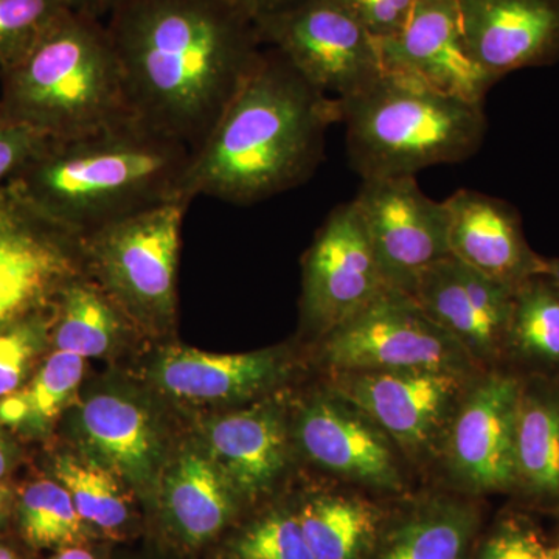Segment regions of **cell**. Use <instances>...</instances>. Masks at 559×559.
I'll return each instance as SVG.
<instances>
[{"label": "cell", "instance_id": "ba28073f", "mask_svg": "<svg viewBox=\"0 0 559 559\" xmlns=\"http://www.w3.org/2000/svg\"><path fill=\"white\" fill-rule=\"evenodd\" d=\"M334 371L452 370L469 373L473 359L399 289H385L362 311L323 337Z\"/></svg>", "mask_w": 559, "mask_h": 559}, {"label": "cell", "instance_id": "b9f144b4", "mask_svg": "<svg viewBox=\"0 0 559 559\" xmlns=\"http://www.w3.org/2000/svg\"><path fill=\"white\" fill-rule=\"evenodd\" d=\"M0 559H16L14 558V555L11 554L10 550L3 549V547H0Z\"/></svg>", "mask_w": 559, "mask_h": 559}, {"label": "cell", "instance_id": "83f0119b", "mask_svg": "<svg viewBox=\"0 0 559 559\" xmlns=\"http://www.w3.org/2000/svg\"><path fill=\"white\" fill-rule=\"evenodd\" d=\"M507 345L535 362L559 366V289L543 274L514 289Z\"/></svg>", "mask_w": 559, "mask_h": 559}, {"label": "cell", "instance_id": "484cf974", "mask_svg": "<svg viewBox=\"0 0 559 559\" xmlns=\"http://www.w3.org/2000/svg\"><path fill=\"white\" fill-rule=\"evenodd\" d=\"M377 521L373 507L348 496H319L299 516L314 559H359Z\"/></svg>", "mask_w": 559, "mask_h": 559}, {"label": "cell", "instance_id": "ffe728a7", "mask_svg": "<svg viewBox=\"0 0 559 559\" xmlns=\"http://www.w3.org/2000/svg\"><path fill=\"white\" fill-rule=\"evenodd\" d=\"M209 443L213 462L242 492L263 491L286 463V432L274 411L224 415L212 423Z\"/></svg>", "mask_w": 559, "mask_h": 559}, {"label": "cell", "instance_id": "7402d4cb", "mask_svg": "<svg viewBox=\"0 0 559 559\" xmlns=\"http://www.w3.org/2000/svg\"><path fill=\"white\" fill-rule=\"evenodd\" d=\"M516 485L540 502H559V389L539 382L521 388Z\"/></svg>", "mask_w": 559, "mask_h": 559}, {"label": "cell", "instance_id": "4316f807", "mask_svg": "<svg viewBox=\"0 0 559 559\" xmlns=\"http://www.w3.org/2000/svg\"><path fill=\"white\" fill-rule=\"evenodd\" d=\"M83 371V358L57 349L27 388L0 400V423L17 429H46L75 395Z\"/></svg>", "mask_w": 559, "mask_h": 559}, {"label": "cell", "instance_id": "74e56055", "mask_svg": "<svg viewBox=\"0 0 559 559\" xmlns=\"http://www.w3.org/2000/svg\"><path fill=\"white\" fill-rule=\"evenodd\" d=\"M123 2L124 0H70L73 10L102 21L108 20L109 14Z\"/></svg>", "mask_w": 559, "mask_h": 559}, {"label": "cell", "instance_id": "30bf717a", "mask_svg": "<svg viewBox=\"0 0 559 559\" xmlns=\"http://www.w3.org/2000/svg\"><path fill=\"white\" fill-rule=\"evenodd\" d=\"M342 400L366 414L412 457L429 454L444 439L468 389L452 370L334 371Z\"/></svg>", "mask_w": 559, "mask_h": 559}, {"label": "cell", "instance_id": "60d3db41", "mask_svg": "<svg viewBox=\"0 0 559 559\" xmlns=\"http://www.w3.org/2000/svg\"><path fill=\"white\" fill-rule=\"evenodd\" d=\"M9 448H7L5 441L0 437V477H2L7 468H9Z\"/></svg>", "mask_w": 559, "mask_h": 559}, {"label": "cell", "instance_id": "6da1fadb", "mask_svg": "<svg viewBox=\"0 0 559 559\" xmlns=\"http://www.w3.org/2000/svg\"><path fill=\"white\" fill-rule=\"evenodd\" d=\"M105 22L132 112L193 151L264 47L229 0H124Z\"/></svg>", "mask_w": 559, "mask_h": 559}, {"label": "cell", "instance_id": "1f68e13d", "mask_svg": "<svg viewBox=\"0 0 559 559\" xmlns=\"http://www.w3.org/2000/svg\"><path fill=\"white\" fill-rule=\"evenodd\" d=\"M46 311L0 326V399L20 390L33 359L46 344L50 322Z\"/></svg>", "mask_w": 559, "mask_h": 559}, {"label": "cell", "instance_id": "7c38bea8", "mask_svg": "<svg viewBox=\"0 0 559 559\" xmlns=\"http://www.w3.org/2000/svg\"><path fill=\"white\" fill-rule=\"evenodd\" d=\"M389 288L355 202L331 210L304 259L308 325L325 337Z\"/></svg>", "mask_w": 559, "mask_h": 559}, {"label": "cell", "instance_id": "cb8c5ba5", "mask_svg": "<svg viewBox=\"0 0 559 559\" xmlns=\"http://www.w3.org/2000/svg\"><path fill=\"white\" fill-rule=\"evenodd\" d=\"M51 307L57 311L53 336L60 352L94 358L105 355L119 336L121 308L84 274L70 280Z\"/></svg>", "mask_w": 559, "mask_h": 559}, {"label": "cell", "instance_id": "f546056e", "mask_svg": "<svg viewBox=\"0 0 559 559\" xmlns=\"http://www.w3.org/2000/svg\"><path fill=\"white\" fill-rule=\"evenodd\" d=\"M81 518L68 489L51 480H39L21 499V527L36 547L64 546L80 536Z\"/></svg>", "mask_w": 559, "mask_h": 559}, {"label": "cell", "instance_id": "d4e9b609", "mask_svg": "<svg viewBox=\"0 0 559 559\" xmlns=\"http://www.w3.org/2000/svg\"><path fill=\"white\" fill-rule=\"evenodd\" d=\"M476 524L469 506L436 500L393 530L377 559H462Z\"/></svg>", "mask_w": 559, "mask_h": 559}, {"label": "cell", "instance_id": "3957f363", "mask_svg": "<svg viewBox=\"0 0 559 559\" xmlns=\"http://www.w3.org/2000/svg\"><path fill=\"white\" fill-rule=\"evenodd\" d=\"M191 156L186 143L132 116L76 138L49 140L10 182L39 212L83 238L165 202L183 201Z\"/></svg>", "mask_w": 559, "mask_h": 559}, {"label": "cell", "instance_id": "8fae6325", "mask_svg": "<svg viewBox=\"0 0 559 559\" xmlns=\"http://www.w3.org/2000/svg\"><path fill=\"white\" fill-rule=\"evenodd\" d=\"M353 202L390 288L409 296L429 267L450 257L443 201L423 193L415 176L362 180Z\"/></svg>", "mask_w": 559, "mask_h": 559}, {"label": "cell", "instance_id": "8992f818", "mask_svg": "<svg viewBox=\"0 0 559 559\" xmlns=\"http://www.w3.org/2000/svg\"><path fill=\"white\" fill-rule=\"evenodd\" d=\"M189 202L171 201L81 238L84 270L121 310L167 323L176 310V274Z\"/></svg>", "mask_w": 559, "mask_h": 559}, {"label": "cell", "instance_id": "8d00e7d4", "mask_svg": "<svg viewBox=\"0 0 559 559\" xmlns=\"http://www.w3.org/2000/svg\"><path fill=\"white\" fill-rule=\"evenodd\" d=\"M229 2L240 7L253 20H259L261 16L286 9V7L293 5V3L299 2V0H229Z\"/></svg>", "mask_w": 559, "mask_h": 559}, {"label": "cell", "instance_id": "7a4b0ae2", "mask_svg": "<svg viewBox=\"0 0 559 559\" xmlns=\"http://www.w3.org/2000/svg\"><path fill=\"white\" fill-rule=\"evenodd\" d=\"M337 98L263 47L204 142L193 151L182 198L252 205L301 186L318 170Z\"/></svg>", "mask_w": 559, "mask_h": 559}, {"label": "cell", "instance_id": "836d02e7", "mask_svg": "<svg viewBox=\"0 0 559 559\" xmlns=\"http://www.w3.org/2000/svg\"><path fill=\"white\" fill-rule=\"evenodd\" d=\"M477 559H550V547L528 522L510 520L489 536Z\"/></svg>", "mask_w": 559, "mask_h": 559}, {"label": "cell", "instance_id": "d590c367", "mask_svg": "<svg viewBox=\"0 0 559 559\" xmlns=\"http://www.w3.org/2000/svg\"><path fill=\"white\" fill-rule=\"evenodd\" d=\"M377 40L395 38L418 0H341Z\"/></svg>", "mask_w": 559, "mask_h": 559}, {"label": "cell", "instance_id": "44dd1931", "mask_svg": "<svg viewBox=\"0 0 559 559\" xmlns=\"http://www.w3.org/2000/svg\"><path fill=\"white\" fill-rule=\"evenodd\" d=\"M81 426L106 468L132 481H146L157 462V441L138 404L119 395H97L84 404Z\"/></svg>", "mask_w": 559, "mask_h": 559}, {"label": "cell", "instance_id": "e0dca14e", "mask_svg": "<svg viewBox=\"0 0 559 559\" xmlns=\"http://www.w3.org/2000/svg\"><path fill=\"white\" fill-rule=\"evenodd\" d=\"M297 437L305 454L336 476L382 489L403 485L392 440L340 395L320 396L305 406Z\"/></svg>", "mask_w": 559, "mask_h": 559}, {"label": "cell", "instance_id": "ac0fdd59", "mask_svg": "<svg viewBox=\"0 0 559 559\" xmlns=\"http://www.w3.org/2000/svg\"><path fill=\"white\" fill-rule=\"evenodd\" d=\"M443 204L452 259L511 288L539 274L543 259L530 249L509 202L463 189Z\"/></svg>", "mask_w": 559, "mask_h": 559}, {"label": "cell", "instance_id": "ee69618b", "mask_svg": "<svg viewBox=\"0 0 559 559\" xmlns=\"http://www.w3.org/2000/svg\"><path fill=\"white\" fill-rule=\"evenodd\" d=\"M2 502H3V496H2V492H0V510H2Z\"/></svg>", "mask_w": 559, "mask_h": 559}, {"label": "cell", "instance_id": "277c9868", "mask_svg": "<svg viewBox=\"0 0 559 559\" xmlns=\"http://www.w3.org/2000/svg\"><path fill=\"white\" fill-rule=\"evenodd\" d=\"M0 114L49 140L135 116L106 22L75 10L0 69Z\"/></svg>", "mask_w": 559, "mask_h": 559}, {"label": "cell", "instance_id": "9c48e42d", "mask_svg": "<svg viewBox=\"0 0 559 559\" xmlns=\"http://www.w3.org/2000/svg\"><path fill=\"white\" fill-rule=\"evenodd\" d=\"M84 272L81 238L39 212L13 183L0 186V326L49 310Z\"/></svg>", "mask_w": 559, "mask_h": 559}, {"label": "cell", "instance_id": "f35d334b", "mask_svg": "<svg viewBox=\"0 0 559 559\" xmlns=\"http://www.w3.org/2000/svg\"><path fill=\"white\" fill-rule=\"evenodd\" d=\"M539 274L550 280L559 289V259L547 260L543 259V266H540Z\"/></svg>", "mask_w": 559, "mask_h": 559}, {"label": "cell", "instance_id": "4dcf8cb0", "mask_svg": "<svg viewBox=\"0 0 559 559\" xmlns=\"http://www.w3.org/2000/svg\"><path fill=\"white\" fill-rule=\"evenodd\" d=\"M69 10L70 0H0V69L31 50Z\"/></svg>", "mask_w": 559, "mask_h": 559}, {"label": "cell", "instance_id": "d6986e66", "mask_svg": "<svg viewBox=\"0 0 559 559\" xmlns=\"http://www.w3.org/2000/svg\"><path fill=\"white\" fill-rule=\"evenodd\" d=\"M278 373L272 352L215 355L173 348L162 355L156 374L162 388L191 401H234L255 395Z\"/></svg>", "mask_w": 559, "mask_h": 559}, {"label": "cell", "instance_id": "4fadbf2b", "mask_svg": "<svg viewBox=\"0 0 559 559\" xmlns=\"http://www.w3.org/2000/svg\"><path fill=\"white\" fill-rule=\"evenodd\" d=\"M522 382L488 374L466 389L448 429V463L476 491L516 487V429Z\"/></svg>", "mask_w": 559, "mask_h": 559}, {"label": "cell", "instance_id": "ab89813d", "mask_svg": "<svg viewBox=\"0 0 559 559\" xmlns=\"http://www.w3.org/2000/svg\"><path fill=\"white\" fill-rule=\"evenodd\" d=\"M53 559H94V557H92L90 551L83 549H69L61 551V554Z\"/></svg>", "mask_w": 559, "mask_h": 559}, {"label": "cell", "instance_id": "5b68a950", "mask_svg": "<svg viewBox=\"0 0 559 559\" xmlns=\"http://www.w3.org/2000/svg\"><path fill=\"white\" fill-rule=\"evenodd\" d=\"M337 100L349 165L360 180L457 164L476 154L487 134L484 103L396 73L384 72L366 90Z\"/></svg>", "mask_w": 559, "mask_h": 559}, {"label": "cell", "instance_id": "9a60e30c", "mask_svg": "<svg viewBox=\"0 0 559 559\" xmlns=\"http://www.w3.org/2000/svg\"><path fill=\"white\" fill-rule=\"evenodd\" d=\"M514 289L447 257L429 267L409 296L473 362L507 347Z\"/></svg>", "mask_w": 559, "mask_h": 559}, {"label": "cell", "instance_id": "d6a6232c", "mask_svg": "<svg viewBox=\"0 0 559 559\" xmlns=\"http://www.w3.org/2000/svg\"><path fill=\"white\" fill-rule=\"evenodd\" d=\"M241 559H314L299 518L275 514L249 530L240 544Z\"/></svg>", "mask_w": 559, "mask_h": 559}, {"label": "cell", "instance_id": "5bb4252c", "mask_svg": "<svg viewBox=\"0 0 559 559\" xmlns=\"http://www.w3.org/2000/svg\"><path fill=\"white\" fill-rule=\"evenodd\" d=\"M384 72L417 80L444 94L484 103L498 81L466 51L457 0H418L403 31L378 40Z\"/></svg>", "mask_w": 559, "mask_h": 559}, {"label": "cell", "instance_id": "603a6c76", "mask_svg": "<svg viewBox=\"0 0 559 559\" xmlns=\"http://www.w3.org/2000/svg\"><path fill=\"white\" fill-rule=\"evenodd\" d=\"M167 503L180 532L201 543L215 536L229 518V480L213 460L186 454L168 477Z\"/></svg>", "mask_w": 559, "mask_h": 559}, {"label": "cell", "instance_id": "2e32d148", "mask_svg": "<svg viewBox=\"0 0 559 559\" xmlns=\"http://www.w3.org/2000/svg\"><path fill=\"white\" fill-rule=\"evenodd\" d=\"M471 60L492 80L559 62V0H457Z\"/></svg>", "mask_w": 559, "mask_h": 559}, {"label": "cell", "instance_id": "52a82bcc", "mask_svg": "<svg viewBox=\"0 0 559 559\" xmlns=\"http://www.w3.org/2000/svg\"><path fill=\"white\" fill-rule=\"evenodd\" d=\"M255 25L264 47L330 97H349L384 73L378 40L341 0H299Z\"/></svg>", "mask_w": 559, "mask_h": 559}, {"label": "cell", "instance_id": "e575fe53", "mask_svg": "<svg viewBox=\"0 0 559 559\" xmlns=\"http://www.w3.org/2000/svg\"><path fill=\"white\" fill-rule=\"evenodd\" d=\"M49 139L0 114V186L20 175L46 148Z\"/></svg>", "mask_w": 559, "mask_h": 559}, {"label": "cell", "instance_id": "f1b7e54d", "mask_svg": "<svg viewBox=\"0 0 559 559\" xmlns=\"http://www.w3.org/2000/svg\"><path fill=\"white\" fill-rule=\"evenodd\" d=\"M53 471L68 489L81 520L105 530L119 528L127 522V502L108 468L75 457H60Z\"/></svg>", "mask_w": 559, "mask_h": 559}, {"label": "cell", "instance_id": "7bdbcfd3", "mask_svg": "<svg viewBox=\"0 0 559 559\" xmlns=\"http://www.w3.org/2000/svg\"><path fill=\"white\" fill-rule=\"evenodd\" d=\"M550 559H559V543L555 547H550Z\"/></svg>", "mask_w": 559, "mask_h": 559}]
</instances>
